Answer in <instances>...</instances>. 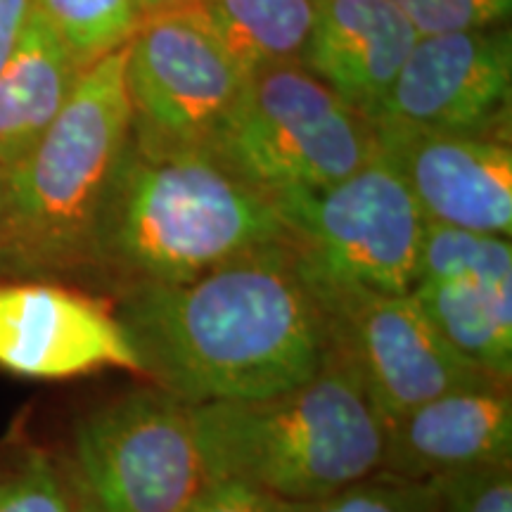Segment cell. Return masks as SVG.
Segmentation results:
<instances>
[{
    "label": "cell",
    "mask_w": 512,
    "mask_h": 512,
    "mask_svg": "<svg viewBox=\"0 0 512 512\" xmlns=\"http://www.w3.org/2000/svg\"><path fill=\"white\" fill-rule=\"evenodd\" d=\"M411 294L458 354L510 384L512 292L467 278H422Z\"/></svg>",
    "instance_id": "obj_17"
},
{
    "label": "cell",
    "mask_w": 512,
    "mask_h": 512,
    "mask_svg": "<svg viewBox=\"0 0 512 512\" xmlns=\"http://www.w3.org/2000/svg\"><path fill=\"white\" fill-rule=\"evenodd\" d=\"M34 0H0V67L10 60L29 27Z\"/></svg>",
    "instance_id": "obj_25"
},
{
    "label": "cell",
    "mask_w": 512,
    "mask_h": 512,
    "mask_svg": "<svg viewBox=\"0 0 512 512\" xmlns=\"http://www.w3.org/2000/svg\"><path fill=\"white\" fill-rule=\"evenodd\" d=\"M422 278H467L512 292L510 238L427 221L418 259V280Z\"/></svg>",
    "instance_id": "obj_19"
},
{
    "label": "cell",
    "mask_w": 512,
    "mask_h": 512,
    "mask_svg": "<svg viewBox=\"0 0 512 512\" xmlns=\"http://www.w3.org/2000/svg\"><path fill=\"white\" fill-rule=\"evenodd\" d=\"M102 366L140 373L131 339L102 299L50 280H0V368L57 380Z\"/></svg>",
    "instance_id": "obj_11"
},
{
    "label": "cell",
    "mask_w": 512,
    "mask_h": 512,
    "mask_svg": "<svg viewBox=\"0 0 512 512\" xmlns=\"http://www.w3.org/2000/svg\"><path fill=\"white\" fill-rule=\"evenodd\" d=\"M3 192H5V171L0 169V219H3Z\"/></svg>",
    "instance_id": "obj_27"
},
{
    "label": "cell",
    "mask_w": 512,
    "mask_h": 512,
    "mask_svg": "<svg viewBox=\"0 0 512 512\" xmlns=\"http://www.w3.org/2000/svg\"><path fill=\"white\" fill-rule=\"evenodd\" d=\"M512 399L508 384L456 389L387 422L382 472L437 479L472 467L508 463Z\"/></svg>",
    "instance_id": "obj_13"
},
{
    "label": "cell",
    "mask_w": 512,
    "mask_h": 512,
    "mask_svg": "<svg viewBox=\"0 0 512 512\" xmlns=\"http://www.w3.org/2000/svg\"><path fill=\"white\" fill-rule=\"evenodd\" d=\"M207 150L273 200L332 185L377 155L375 126L302 62L249 76Z\"/></svg>",
    "instance_id": "obj_5"
},
{
    "label": "cell",
    "mask_w": 512,
    "mask_h": 512,
    "mask_svg": "<svg viewBox=\"0 0 512 512\" xmlns=\"http://www.w3.org/2000/svg\"><path fill=\"white\" fill-rule=\"evenodd\" d=\"M418 36L456 34L501 27L510 19L512 0H392Z\"/></svg>",
    "instance_id": "obj_22"
},
{
    "label": "cell",
    "mask_w": 512,
    "mask_h": 512,
    "mask_svg": "<svg viewBox=\"0 0 512 512\" xmlns=\"http://www.w3.org/2000/svg\"><path fill=\"white\" fill-rule=\"evenodd\" d=\"M192 3H195V0H140V5H143L145 17L159 15V12L185 10V8H190Z\"/></svg>",
    "instance_id": "obj_26"
},
{
    "label": "cell",
    "mask_w": 512,
    "mask_h": 512,
    "mask_svg": "<svg viewBox=\"0 0 512 512\" xmlns=\"http://www.w3.org/2000/svg\"><path fill=\"white\" fill-rule=\"evenodd\" d=\"M444 512H512V465L496 463L432 479Z\"/></svg>",
    "instance_id": "obj_23"
},
{
    "label": "cell",
    "mask_w": 512,
    "mask_h": 512,
    "mask_svg": "<svg viewBox=\"0 0 512 512\" xmlns=\"http://www.w3.org/2000/svg\"><path fill=\"white\" fill-rule=\"evenodd\" d=\"M67 470L83 512H188L214 482L190 403L159 387L83 418Z\"/></svg>",
    "instance_id": "obj_7"
},
{
    "label": "cell",
    "mask_w": 512,
    "mask_h": 512,
    "mask_svg": "<svg viewBox=\"0 0 512 512\" xmlns=\"http://www.w3.org/2000/svg\"><path fill=\"white\" fill-rule=\"evenodd\" d=\"M316 5L318 0H195L185 10L249 79L302 62Z\"/></svg>",
    "instance_id": "obj_16"
},
{
    "label": "cell",
    "mask_w": 512,
    "mask_h": 512,
    "mask_svg": "<svg viewBox=\"0 0 512 512\" xmlns=\"http://www.w3.org/2000/svg\"><path fill=\"white\" fill-rule=\"evenodd\" d=\"M131 140L126 48L88 64L38 143L5 171L0 280L93 285V238Z\"/></svg>",
    "instance_id": "obj_3"
},
{
    "label": "cell",
    "mask_w": 512,
    "mask_h": 512,
    "mask_svg": "<svg viewBox=\"0 0 512 512\" xmlns=\"http://www.w3.org/2000/svg\"><path fill=\"white\" fill-rule=\"evenodd\" d=\"M418 38L392 0H318L302 64L373 119Z\"/></svg>",
    "instance_id": "obj_14"
},
{
    "label": "cell",
    "mask_w": 512,
    "mask_h": 512,
    "mask_svg": "<svg viewBox=\"0 0 512 512\" xmlns=\"http://www.w3.org/2000/svg\"><path fill=\"white\" fill-rule=\"evenodd\" d=\"M247 76L188 10L143 19L126 46L131 140L143 150H207Z\"/></svg>",
    "instance_id": "obj_8"
},
{
    "label": "cell",
    "mask_w": 512,
    "mask_h": 512,
    "mask_svg": "<svg viewBox=\"0 0 512 512\" xmlns=\"http://www.w3.org/2000/svg\"><path fill=\"white\" fill-rule=\"evenodd\" d=\"M302 505L242 479H214L188 512H299Z\"/></svg>",
    "instance_id": "obj_24"
},
{
    "label": "cell",
    "mask_w": 512,
    "mask_h": 512,
    "mask_svg": "<svg viewBox=\"0 0 512 512\" xmlns=\"http://www.w3.org/2000/svg\"><path fill=\"white\" fill-rule=\"evenodd\" d=\"M112 311L140 373L190 406L280 394L311 380L335 349L292 242L252 249L188 283L128 290Z\"/></svg>",
    "instance_id": "obj_1"
},
{
    "label": "cell",
    "mask_w": 512,
    "mask_h": 512,
    "mask_svg": "<svg viewBox=\"0 0 512 512\" xmlns=\"http://www.w3.org/2000/svg\"><path fill=\"white\" fill-rule=\"evenodd\" d=\"M375 126L425 221L486 235L512 233L510 140Z\"/></svg>",
    "instance_id": "obj_12"
},
{
    "label": "cell",
    "mask_w": 512,
    "mask_h": 512,
    "mask_svg": "<svg viewBox=\"0 0 512 512\" xmlns=\"http://www.w3.org/2000/svg\"><path fill=\"white\" fill-rule=\"evenodd\" d=\"M299 512H444L432 479H408L375 472Z\"/></svg>",
    "instance_id": "obj_20"
},
{
    "label": "cell",
    "mask_w": 512,
    "mask_h": 512,
    "mask_svg": "<svg viewBox=\"0 0 512 512\" xmlns=\"http://www.w3.org/2000/svg\"><path fill=\"white\" fill-rule=\"evenodd\" d=\"M313 290L328 311L335 351L387 422L456 389L508 384L458 354L411 292Z\"/></svg>",
    "instance_id": "obj_9"
},
{
    "label": "cell",
    "mask_w": 512,
    "mask_h": 512,
    "mask_svg": "<svg viewBox=\"0 0 512 512\" xmlns=\"http://www.w3.org/2000/svg\"><path fill=\"white\" fill-rule=\"evenodd\" d=\"M510 105L512 38L501 24L420 36L370 121L510 140Z\"/></svg>",
    "instance_id": "obj_10"
},
{
    "label": "cell",
    "mask_w": 512,
    "mask_h": 512,
    "mask_svg": "<svg viewBox=\"0 0 512 512\" xmlns=\"http://www.w3.org/2000/svg\"><path fill=\"white\" fill-rule=\"evenodd\" d=\"M83 67L34 8L22 41L0 67V169L38 143L72 95Z\"/></svg>",
    "instance_id": "obj_15"
},
{
    "label": "cell",
    "mask_w": 512,
    "mask_h": 512,
    "mask_svg": "<svg viewBox=\"0 0 512 512\" xmlns=\"http://www.w3.org/2000/svg\"><path fill=\"white\" fill-rule=\"evenodd\" d=\"M34 8L83 69L126 48L145 19L140 0H34Z\"/></svg>",
    "instance_id": "obj_18"
},
{
    "label": "cell",
    "mask_w": 512,
    "mask_h": 512,
    "mask_svg": "<svg viewBox=\"0 0 512 512\" xmlns=\"http://www.w3.org/2000/svg\"><path fill=\"white\" fill-rule=\"evenodd\" d=\"M190 415L211 479H242L313 503L382 472L387 420L335 349L297 387L264 399L197 403Z\"/></svg>",
    "instance_id": "obj_4"
},
{
    "label": "cell",
    "mask_w": 512,
    "mask_h": 512,
    "mask_svg": "<svg viewBox=\"0 0 512 512\" xmlns=\"http://www.w3.org/2000/svg\"><path fill=\"white\" fill-rule=\"evenodd\" d=\"M0 512H83V505L67 465L34 451L0 486Z\"/></svg>",
    "instance_id": "obj_21"
},
{
    "label": "cell",
    "mask_w": 512,
    "mask_h": 512,
    "mask_svg": "<svg viewBox=\"0 0 512 512\" xmlns=\"http://www.w3.org/2000/svg\"><path fill=\"white\" fill-rule=\"evenodd\" d=\"M275 242H290V228L273 197L209 150L128 140L95 226L91 287L119 297L181 285Z\"/></svg>",
    "instance_id": "obj_2"
},
{
    "label": "cell",
    "mask_w": 512,
    "mask_h": 512,
    "mask_svg": "<svg viewBox=\"0 0 512 512\" xmlns=\"http://www.w3.org/2000/svg\"><path fill=\"white\" fill-rule=\"evenodd\" d=\"M313 287L408 294L418 283L425 216L392 159L275 200Z\"/></svg>",
    "instance_id": "obj_6"
}]
</instances>
